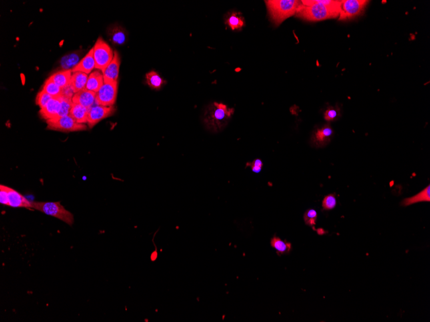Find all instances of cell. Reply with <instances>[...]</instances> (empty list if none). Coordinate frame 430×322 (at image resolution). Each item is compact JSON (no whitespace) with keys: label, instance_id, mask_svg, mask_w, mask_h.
Wrapping results in <instances>:
<instances>
[{"label":"cell","instance_id":"7402d4cb","mask_svg":"<svg viewBox=\"0 0 430 322\" xmlns=\"http://www.w3.org/2000/svg\"><path fill=\"white\" fill-rule=\"evenodd\" d=\"M430 201V185H428L423 191L420 192L417 195L409 198H406L401 202V205L404 207L413 205V204L419 203V202Z\"/></svg>","mask_w":430,"mask_h":322},{"label":"cell","instance_id":"4316f807","mask_svg":"<svg viewBox=\"0 0 430 322\" xmlns=\"http://www.w3.org/2000/svg\"><path fill=\"white\" fill-rule=\"evenodd\" d=\"M341 117V110L337 106L336 107H329L324 113V119L328 122L335 121Z\"/></svg>","mask_w":430,"mask_h":322},{"label":"cell","instance_id":"5b68a950","mask_svg":"<svg viewBox=\"0 0 430 322\" xmlns=\"http://www.w3.org/2000/svg\"><path fill=\"white\" fill-rule=\"evenodd\" d=\"M95 69L103 72L112 61L114 53L109 44L99 37L93 47Z\"/></svg>","mask_w":430,"mask_h":322},{"label":"cell","instance_id":"30bf717a","mask_svg":"<svg viewBox=\"0 0 430 322\" xmlns=\"http://www.w3.org/2000/svg\"><path fill=\"white\" fill-rule=\"evenodd\" d=\"M115 111L113 107H104V106L95 105L89 110L88 115L87 125L90 128L99 123L102 120L111 117Z\"/></svg>","mask_w":430,"mask_h":322},{"label":"cell","instance_id":"44dd1931","mask_svg":"<svg viewBox=\"0 0 430 322\" xmlns=\"http://www.w3.org/2000/svg\"><path fill=\"white\" fill-rule=\"evenodd\" d=\"M225 24L233 31L241 30L245 26V20L241 13L233 12L228 14L225 18Z\"/></svg>","mask_w":430,"mask_h":322},{"label":"cell","instance_id":"3957f363","mask_svg":"<svg viewBox=\"0 0 430 322\" xmlns=\"http://www.w3.org/2000/svg\"><path fill=\"white\" fill-rule=\"evenodd\" d=\"M265 2L269 17L276 27L295 15L301 4V1L297 0H271Z\"/></svg>","mask_w":430,"mask_h":322},{"label":"cell","instance_id":"cb8c5ba5","mask_svg":"<svg viewBox=\"0 0 430 322\" xmlns=\"http://www.w3.org/2000/svg\"><path fill=\"white\" fill-rule=\"evenodd\" d=\"M271 244L272 247L274 248L279 254L289 253L291 250V244L283 241L280 238L277 237L272 238Z\"/></svg>","mask_w":430,"mask_h":322},{"label":"cell","instance_id":"4fadbf2b","mask_svg":"<svg viewBox=\"0 0 430 322\" xmlns=\"http://www.w3.org/2000/svg\"><path fill=\"white\" fill-rule=\"evenodd\" d=\"M120 65L121 59L119 54L117 51H114V57L112 61L103 72L104 81L113 82L117 81L119 77Z\"/></svg>","mask_w":430,"mask_h":322},{"label":"cell","instance_id":"603a6c76","mask_svg":"<svg viewBox=\"0 0 430 322\" xmlns=\"http://www.w3.org/2000/svg\"><path fill=\"white\" fill-rule=\"evenodd\" d=\"M80 61V54L72 53L61 58L60 66L63 71H72L78 65Z\"/></svg>","mask_w":430,"mask_h":322},{"label":"cell","instance_id":"8fae6325","mask_svg":"<svg viewBox=\"0 0 430 322\" xmlns=\"http://www.w3.org/2000/svg\"><path fill=\"white\" fill-rule=\"evenodd\" d=\"M334 135L331 125L327 124L323 127L318 128L312 135L311 143L314 147H322L328 145Z\"/></svg>","mask_w":430,"mask_h":322},{"label":"cell","instance_id":"4dcf8cb0","mask_svg":"<svg viewBox=\"0 0 430 322\" xmlns=\"http://www.w3.org/2000/svg\"><path fill=\"white\" fill-rule=\"evenodd\" d=\"M262 165H263V163L261 160H255L251 164V169L255 173H259L262 170Z\"/></svg>","mask_w":430,"mask_h":322},{"label":"cell","instance_id":"9a60e30c","mask_svg":"<svg viewBox=\"0 0 430 322\" xmlns=\"http://www.w3.org/2000/svg\"><path fill=\"white\" fill-rule=\"evenodd\" d=\"M95 69V62L93 58V49L90 50L87 55L80 61L78 65L73 70L72 72H81L86 74L91 73Z\"/></svg>","mask_w":430,"mask_h":322},{"label":"cell","instance_id":"ba28073f","mask_svg":"<svg viewBox=\"0 0 430 322\" xmlns=\"http://www.w3.org/2000/svg\"><path fill=\"white\" fill-rule=\"evenodd\" d=\"M369 1L365 0H343L341 1L339 21L354 19L363 13Z\"/></svg>","mask_w":430,"mask_h":322},{"label":"cell","instance_id":"484cf974","mask_svg":"<svg viewBox=\"0 0 430 322\" xmlns=\"http://www.w3.org/2000/svg\"><path fill=\"white\" fill-rule=\"evenodd\" d=\"M42 90L47 92L53 97H59L62 95V89L49 78L45 81Z\"/></svg>","mask_w":430,"mask_h":322},{"label":"cell","instance_id":"7c38bea8","mask_svg":"<svg viewBox=\"0 0 430 322\" xmlns=\"http://www.w3.org/2000/svg\"><path fill=\"white\" fill-rule=\"evenodd\" d=\"M62 95L57 97H53L48 103L46 107L43 109H40L39 115L41 119L48 120L55 119L57 117L58 113L61 109Z\"/></svg>","mask_w":430,"mask_h":322},{"label":"cell","instance_id":"8992f818","mask_svg":"<svg viewBox=\"0 0 430 322\" xmlns=\"http://www.w3.org/2000/svg\"><path fill=\"white\" fill-rule=\"evenodd\" d=\"M0 203L12 207L32 209L31 202L19 192L5 185L0 186Z\"/></svg>","mask_w":430,"mask_h":322},{"label":"cell","instance_id":"52a82bcc","mask_svg":"<svg viewBox=\"0 0 430 322\" xmlns=\"http://www.w3.org/2000/svg\"><path fill=\"white\" fill-rule=\"evenodd\" d=\"M47 129L62 132H75L85 131L87 129V126L84 124H79L71 117L68 115L64 117L48 120Z\"/></svg>","mask_w":430,"mask_h":322},{"label":"cell","instance_id":"d4e9b609","mask_svg":"<svg viewBox=\"0 0 430 322\" xmlns=\"http://www.w3.org/2000/svg\"><path fill=\"white\" fill-rule=\"evenodd\" d=\"M147 81L148 85L151 87L152 89H161L162 86L163 85L164 79L157 73V72L151 71L147 74Z\"/></svg>","mask_w":430,"mask_h":322},{"label":"cell","instance_id":"7a4b0ae2","mask_svg":"<svg viewBox=\"0 0 430 322\" xmlns=\"http://www.w3.org/2000/svg\"><path fill=\"white\" fill-rule=\"evenodd\" d=\"M233 113V108H229L224 104L214 103L206 109L204 123L209 131L219 132L227 125Z\"/></svg>","mask_w":430,"mask_h":322},{"label":"cell","instance_id":"f546056e","mask_svg":"<svg viewBox=\"0 0 430 322\" xmlns=\"http://www.w3.org/2000/svg\"><path fill=\"white\" fill-rule=\"evenodd\" d=\"M337 200L335 195H329L324 198L323 201V208L326 211H330L335 209L337 206Z\"/></svg>","mask_w":430,"mask_h":322},{"label":"cell","instance_id":"83f0119b","mask_svg":"<svg viewBox=\"0 0 430 322\" xmlns=\"http://www.w3.org/2000/svg\"><path fill=\"white\" fill-rule=\"evenodd\" d=\"M53 98L47 92L41 90L37 95V99H36V103H37V106H39L40 109H43Z\"/></svg>","mask_w":430,"mask_h":322},{"label":"cell","instance_id":"9c48e42d","mask_svg":"<svg viewBox=\"0 0 430 322\" xmlns=\"http://www.w3.org/2000/svg\"><path fill=\"white\" fill-rule=\"evenodd\" d=\"M117 81L105 82L96 93V105L113 107L117 99Z\"/></svg>","mask_w":430,"mask_h":322},{"label":"cell","instance_id":"6da1fadb","mask_svg":"<svg viewBox=\"0 0 430 322\" xmlns=\"http://www.w3.org/2000/svg\"><path fill=\"white\" fill-rule=\"evenodd\" d=\"M341 1L333 0H303L296 17L309 21H319L339 17Z\"/></svg>","mask_w":430,"mask_h":322},{"label":"cell","instance_id":"2e32d148","mask_svg":"<svg viewBox=\"0 0 430 322\" xmlns=\"http://www.w3.org/2000/svg\"><path fill=\"white\" fill-rule=\"evenodd\" d=\"M103 74L101 72L95 71L90 74L85 89L89 91L97 93L104 85Z\"/></svg>","mask_w":430,"mask_h":322},{"label":"cell","instance_id":"e0dca14e","mask_svg":"<svg viewBox=\"0 0 430 322\" xmlns=\"http://www.w3.org/2000/svg\"><path fill=\"white\" fill-rule=\"evenodd\" d=\"M88 78H89L88 74L83 73V72H73L70 85L75 93L85 89Z\"/></svg>","mask_w":430,"mask_h":322},{"label":"cell","instance_id":"d6986e66","mask_svg":"<svg viewBox=\"0 0 430 322\" xmlns=\"http://www.w3.org/2000/svg\"><path fill=\"white\" fill-rule=\"evenodd\" d=\"M89 109L83 107V106L73 103L71 111H70L69 115L77 123L85 125L86 123L87 124L88 115H89Z\"/></svg>","mask_w":430,"mask_h":322},{"label":"cell","instance_id":"5bb4252c","mask_svg":"<svg viewBox=\"0 0 430 322\" xmlns=\"http://www.w3.org/2000/svg\"><path fill=\"white\" fill-rule=\"evenodd\" d=\"M73 103L90 109L96 105V93L86 89L81 90L74 95Z\"/></svg>","mask_w":430,"mask_h":322},{"label":"cell","instance_id":"ac0fdd59","mask_svg":"<svg viewBox=\"0 0 430 322\" xmlns=\"http://www.w3.org/2000/svg\"><path fill=\"white\" fill-rule=\"evenodd\" d=\"M109 36L112 43L115 45H124L127 41V33L119 25H113L109 29Z\"/></svg>","mask_w":430,"mask_h":322},{"label":"cell","instance_id":"277c9868","mask_svg":"<svg viewBox=\"0 0 430 322\" xmlns=\"http://www.w3.org/2000/svg\"><path fill=\"white\" fill-rule=\"evenodd\" d=\"M31 205L32 209L57 218L68 225L72 226L75 222L73 214L66 210L60 202H31Z\"/></svg>","mask_w":430,"mask_h":322},{"label":"cell","instance_id":"f1b7e54d","mask_svg":"<svg viewBox=\"0 0 430 322\" xmlns=\"http://www.w3.org/2000/svg\"><path fill=\"white\" fill-rule=\"evenodd\" d=\"M318 215L317 211L313 209H309L305 212L304 215V221L307 225L310 227H313L316 225L317 222Z\"/></svg>","mask_w":430,"mask_h":322},{"label":"cell","instance_id":"ffe728a7","mask_svg":"<svg viewBox=\"0 0 430 322\" xmlns=\"http://www.w3.org/2000/svg\"><path fill=\"white\" fill-rule=\"evenodd\" d=\"M73 74L72 71H60L53 74L49 77L52 81L55 82L61 89L69 87L71 84V76Z\"/></svg>","mask_w":430,"mask_h":322}]
</instances>
